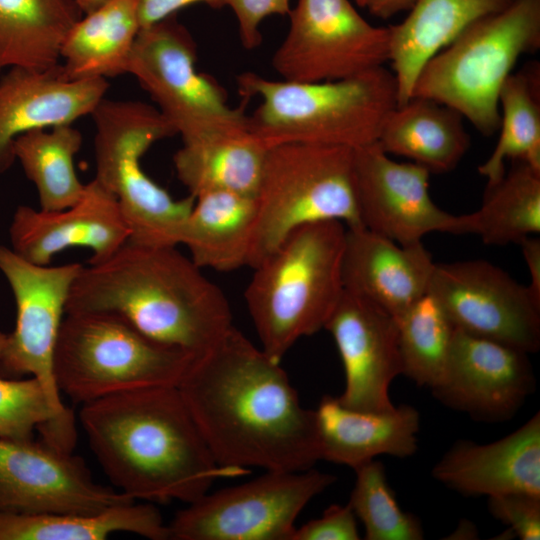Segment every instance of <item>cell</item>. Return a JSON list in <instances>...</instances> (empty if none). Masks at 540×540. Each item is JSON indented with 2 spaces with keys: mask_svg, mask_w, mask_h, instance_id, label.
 <instances>
[{
  "mask_svg": "<svg viewBox=\"0 0 540 540\" xmlns=\"http://www.w3.org/2000/svg\"><path fill=\"white\" fill-rule=\"evenodd\" d=\"M514 0H416L404 21L389 26L390 60L397 81L398 104L412 96L425 63L468 26L498 13Z\"/></svg>",
  "mask_w": 540,
  "mask_h": 540,
  "instance_id": "24",
  "label": "cell"
},
{
  "mask_svg": "<svg viewBox=\"0 0 540 540\" xmlns=\"http://www.w3.org/2000/svg\"><path fill=\"white\" fill-rule=\"evenodd\" d=\"M356 516L350 505H331L321 517L295 529L292 540H358Z\"/></svg>",
  "mask_w": 540,
  "mask_h": 540,
  "instance_id": "38",
  "label": "cell"
},
{
  "mask_svg": "<svg viewBox=\"0 0 540 540\" xmlns=\"http://www.w3.org/2000/svg\"><path fill=\"white\" fill-rule=\"evenodd\" d=\"M416 0H366L365 7L378 18L388 19L399 12L409 10Z\"/></svg>",
  "mask_w": 540,
  "mask_h": 540,
  "instance_id": "42",
  "label": "cell"
},
{
  "mask_svg": "<svg viewBox=\"0 0 540 540\" xmlns=\"http://www.w3.org/2000/svg\"><path fill=\"white\" fill-rule=\"evenodd\" d=\"M140 30L136 0H105L66 35L59 59L63 73L70 79L106 80L128 73Z\"/></svg>",
  "mask_w": 540,
  "mask_h": 540,
  "instance_id": "28",
  "label": "cell"
},
{
  "mask_svg": "<svg viewBox=\"0 0 540 540\" xmlns=\"http://www.w3.org/2000/svg\"><path fill=\"white\" fill-rule=\"evenodd\" d=\"M195 357L106 312L66 313L54 356L60 393L84 404L130 390L178 386Z\"/></svg>",
  "mask_w": 540,
  "mask_h": 540,
  "instance_id": "8",
  "label": "cell"
},
{
  "mask_svg": "<svg viewBox=\"0 0 540 540\" xmlns=\"http://www.w3.org/2000/svg\"><path fill=\"white\" fill-rule=\"evenodd\" d=\"M36 430L49 445L73 451L61 433L40 382L33 377L10 379L0 375V438L32 439Z\"/></svg>",
  "mask_w": 540,
  "mask_h": 540,
  "instance_id": "36",
  "label": "cell"
},
{
  "mask_svg": "<svg viewBox=\"0 0 540 540\" xmlns=\"http://www.w3.org/2000/svg\"><path fill=\"white\" fill-rule=\"evenodd\" d=\"M427 293L455 328L528 354L538 351L540 301L492 263H435Z\"/></svg>",
  "mask_w": 540,
  "mask_h": 540,
  "instance_id": "14",
  "label": "cell"
},
{
  "mask_svg": "<svg viewBox=\"0 0 540 540\" xmlns=\"http://www.w3.org/2000/svg\"><path fill=\"white\" fill-rule=\"evenodd\" d=\"M464 117L424 97H411L386 117L378 140L388 155L406 157L430 173L453 170L470 147Z\"/></svg>",
  "mask_w": 540,
  "mask_h": 540,
  "instance_id": "25",
  "label": "cell"
},
{
  "mask_svg": "<svg viewBox=\"0 0 540 540\" xmlns=\"http://www.w3.org/2000/svg\"><path fill=\"white\" fill-rule=\"evenodd\" d=\"M196 61V43L173 15L139 31L128 74L150 95L182 141L247 127L244 106H229L224 88L198 72Z\"/></svg>",
  "mask_w": 540,
  "mask_h": 540,
  "instance_id": "10",
  "label": "cell"
},
{
  "mask_svg": "<svg viewBox=\"0 0 540 540\" xmlns=\"http://www.w3.org/2000/svg\"><path fill=\"white\" fill-rule=\"evenodd\" d=\"M7 334L0 332V355L6 342Z\"/></svg>",
  "mask_w": 540,
  "mask_h": 540,
  "instance_id": "45",
  "label": "cell"
},
{
  "mask_svg": "<svg viewBox=\"0 0 540 540\" xmlns=\"http://www.w3.org/2000/svg\"><path fill=\"white\" fill-rule=\"evenodd\" d=\"M315 415L320 460L356 469L380 455L406 458L417 451L420 415L413 406L365 412L325 395Z\"/></svg>",
  "mask_w": 540,
  "mask_h": 540,
  "instance_id": "23",
  "label": "cell"
},
{
  "mask_svg": "<svg viewBox=\"0 0 540 540\" xmlns=\"http://www.w3.org/2000/svg\"><path fill=\"white\" fill-rule=\"evenodd\" d=\"M534 389L528 353L457 328L444 375L431 388L446 407L491 423L512 418Z\"/></svg>",
  "mask_w": 540,
  "mask_h": 540,
  "instance_id": "17",
  "label": "cell"
},
{
  "mask_svg": "<svg viewBox=\"0 0 540 540\" xmlns=\"http://www.w3.org/2000/svg\"><path fill=\"white\" fill-rule=\"evenodd\" d=\"M83 14L88 13L98 6H100L105 0H75Z\"/></svg>",
  "mask_w": 540,
  "mask_h": 540,
  "instance_id": "44",
  "label": "cell"
},
{
  "mask_svg": "<svg viewBox=\"0 0 540 540\" xmlns=\"http://www.w3.org/2000/svg\"><path fill=\"white\" fill-rule=\"evenodd\" d=\"M435 262L422 242L401 245L365 227L346 228V292L399 318L428 292Z\"/></svg>",
  "mask_w": 540,
  "mask_h": 540,
  "instance_id": "21",
  "label": "cell"
},
{
  "mask_svg": "<svg viewBox=\"0 0 540 540\" xmlns=\"http://www.w3.org/2000/svg\"><path fill=\"white\" fill-rule=\"evenodd\" d=\"M237 20L242 45L254 49L260 45V24L269 16L289 14L290 0H224Z\"/></svg>",
  "mask_w": 540,
  "mask_h": 540,
  "instance_id": "39",
  "label": "cell"
},
{
  "mask_svg": "<svg viewBox=\"0 0 540 540\" xmlns=\"http://www.w3.org/2000/svg\"><path fill=\"white\" fill-rule=\"evenodd\" d=\"M519 245L530 276V283L527 286L535 299L540 301V240L529 236Z\"/></svg>",
  "mask_w": 540,
  "mask_h": 540,
  "instance_id": "41",
  "label": "cell"
},
{
  "mask_svg": "<svg viewBox=\"0 0 540 540\" xmlns=\"http://www.w3.org/2000/svg\"><path fill=\"white\" fill-rule=\"evenodd\" d=\"M177 388L219 465L304 471L320 460L315 410L234 326L193 359Z\"/></svg>",
  "mask_w": 540,
  "mask_h": 540,
  "instance_id": "1",
  "label": "cell"
},
{
  "mask_svg": "<svg viewBox=\"0 0 540 540\" xmlns=\"http://www.w3.org/2000/svg\"><path fill=\"white\" fill-rule=\"evenodd\" d=\"M486 186L481 207L459 215L458 234L480 236L487 245L519 244L540 232V170L522 162Z\"/></svg>",
  "mask_w": 540,
  "mask_h": 540,
  "instance_id": "31",
  "label": "cell"
},
{
  "mask_svg": "<svg viewBox=\"0 0 540 540\" xmlns=\"http://www.w3.org/2000/svg\"><path fill=\"white\" fill-rule=\"evenodd\" d=\"M9 236L11 249L37 265H49L57 253L71 247L90 249L89 263H98L126 243L130 231L114 195L94 178L85 184L80 199L66 209L18 206Z\"/></svg>",
  "mask_w": 540,
  "mask_h": 540,
  "instance_id": "19",
  "label": "cell"
},
{
  "mask_svg": "<svg viewBox=\"0 0 540 540\" xmlns=\"http://www.w3.org/2000/svg\"><path fill=\"white\" fill-rule=\"evenodd\" d=\"M353 171L363 227L401 245L435 231L458 234L459 215L433 202L425 167L395 161L374 142L354 149Z\"/></svg>",
  "mask_w": 540,
  "mask_h": 540,
  "instance_id": "16",
  "label": "cell"
},
{
  "mask_svg": "<svg viewBox=\"0 0 540 540\" xmlns=\"http://www.w3.org/2000/svg\"><path fill=\"white\" fill-rule=\"evenodd\" d=\"M82 15L75 0H0V75L58 65L61 45Z\"/></svg>",
  "mask_w": 540,
  "mask_h": 540,
  "instance_id": "30",
  "label": "cell"
},
{
  "mask_svg": "<svg viewBox=\"0 0 540 540\" xmlns=\"http://www.w3.org/2000/svg\"><path fill=\"white\" fill-rule=\"evenodd\" d=\"M272 67L283 80L350 78L390 60L389 27L368 23L349 0H298Z\"/></svg>",
  "mask_w": 540,
  "mask_h": 540,
  "instance_id": "13",
  "label": "cell"
},
{
  "mask_svg": "<svg viewBox=\"0 0 540 540\" xmlns=\"http://www.w3.org/2000/svg\"><path fill=\"white\" fill-rule=\"evenodd\" d=\"M106 312L147 337L194 357L233 326L229 302L176 246L124 243L107 259L83 266L65 313Z\"/></svg>",
  "mask_w": 540,
  "mask_h": 540,
  "instance_id": "3",
  "label": "cell"
},
{
  "mask_svg": "<svg viewBox=\"0 0 540 540\" xmlns=\"http://www.w3.org/2000/svg\"><path fill=\"white\" fill-rule=\"evenodd\" d=\"M478 535L476 527L472 522L464 520L457 527L455 532L450 535L449 539H475Z\"/></svg>",
  "mask_w": 540,
  "mask_h": 540,
  "instance_id": "43",
  "label": "cell"
},
{
  "mask_svg": "<svg viewBox=\"0 0 540 540\" xmlns=\"http://www.w3.org/2000/svg\"><path fill=\"white\" fill-rule=\"evenodd\" d=\"M324 328L333 337L344 368L339 402L365 412L394 409L389 387L402 375L396 318L344 290Z\"/></svg>",
  "mask_w": 540,
  "mask_h": 540,
  "instance_id": "18",
  "label": "cell"
},
{
  "mask_svg": "<svg viewBox=\"0 0 540 540\" xmlns=\"http://www.w3.org/2000/svg\"><path fill=\"white\" fill-rule=\"evenodd\" d=\"M345 236L339 221L303 225L253 268L245 300L272 360L281 363L300 338L325 327L344 291Z\"/></svg>",
  "mask_w": 540,
  "mask_h": 540,
  "instance_id": "5",
  "label": "cell"
},
{
  "mask_svg": "<svg viewBox=\"0 0 540 540\" xmlns=\"http://www.w3.org/2000/svg\"><path fill=\"white\" fill-rule=\"evenodd\" d=\"M136 501L94 481L85 462L45 441L0 438V512H96Z\"/></svg>",
  "mask_w": 540,
  "mask_h": 540,
  "instance_id": "15",
  "label": "cell"
},
{
  "mask_svg": "<svg viewBox=\"0 0 540 540\" xmlns=\"http://www.w3.org/2000/svg\"><path fill=\"white\" fill-rule=\"evenodd\" d=\"M434 479L465 496H540V414L489 444L459 440L432 468Z\"/></svg>",
  "mask_w": 540,
  "mask_h": 540,
  "instance_id": "22",
  "label": "cell"
},
{
  "mask_svg": "<svg viewBox=\"0 0 540 540\" xmlns=\"http://www.w3.org/2000/svg\"><path fill=\"white\" fill-rule=\"evenodd\" d=\"M502 110L498 142L479 168L487 185L505 174V161L522 162L540 170V66L526 64L511 73L499 94Z\"/></svg>",
  "mask_w": 540,
  "mask_h": 540,
  "instance_id": "32",
  "label": "cell"
},
{
  "mask_svg": "<svg viewBox=\"0 0 540 540\" xmlns=\"http://www.w3.org/2000/svg\"><path fill=\"white\" fill-rule=\"evenodd\" d=\"M79 420L106 476L134 500L189 504L216 480L250 471L214 460L176 386L84 403Z\"/></svg>",
  "mask_w": 540,
  "mask_h": 540,
  "instance_id": "2",
  "label": "cell"
},
{
  "mask_svg": "<svg viewBox=\"0 0 540 540\" xmlns=\"http://www.w3.org/2000/svg\"><path fill=\"white\" fill-rule=\"evenodd\" d=\"M355 2H356L357 5H359L360 7H365V5H366V0H355Z\"/></svg>",
  "mask_w": 540,
  "mask_h": 540,
  "instance_id": "46",
  "label": "cell"
},
{
  "mask_svg": "<svg viewBox=\"0 0 540 540\" xmlns=\"http://www.w3.org/2000/svg\"><path fill=\"white\" fill-rule=\"evenodd\" d=\"M244 101L260 104L249 131L268 149L284 144L357 149L378 140L398 104L396 78L384 66L334 81L273 80L254 72L237 77Z\"/></svg>",
  "mask_w": 540,
  "mask_h": 540,
  "instance_id": "4",
  "label": "cell"
},
{
  "mask_svg": "<svg viewBox=\"0 0 540 540\" xmlns=\"http://www.w3.org/2000/svg\"><path fill=\"white\" fill-rule=\"evenodd\" d=\"M492 516L521 540L540 539V496L511 493L488 497Z\"/></svg>",
  "mask_w": 540,
  "mask_h": 540,
  "instance_id": "37",
  "label": "cell"
},
{
  "mask_svg": "<svg viewBox=\"0 0 540 540\" xmlns=\"http://www.w3.org/2000/svg\"><path fill=\"white\" fill-rule=\"evenodd\" d=\"M80 263L60 266L31 263L0 245V271L16 303V323L0 355V375L37 379L42 385L67 444L76 443L73 412L61 400L55 372V349L71 286Z\"/></svg>",
  "mask_w": 540,
  "mask_h": 540,
  "instance_id": "11",
  "label": "cell"
},
{
  "mask_svg": "<svg viewBox=\"0 0 540 540\" xmlns=\"http://www.w3.org/2000/svg\"><path fill=\"white\" fill-rule=\"evenodd\" d=\"M106 79H70L60 64L48 69L10 68L0 75V173L15 161L20 135L72 125L105 98Z\"/></svg>",
  "mask_w": 540,
  "mask_h": 540,
  "instance_id": "20",
  "label": "cell"
},
{
  "mask_svg": "<svg viewBox=\"0 0 540 540\" xmlns=\"http://www.w3.org/2000/svg\"><path fill=\"white\" fill-rule=\"evenodd\" d=\"M354 149L284 144L268 149L256 194L248 266L256 267L295 229L339 221L362 228L353 171Z\"/></svg>",
  "mask_w": 540,
  "mask_h": 540,
  "instance_id": "9",
  "label": "cell"
},
{
  "mask_svg": "<svg viewBox=\"0 0 540 540\" xmlns=\"http://www.w3.org/2000/svg\"><path fill=\"white\" fill-rule=\"evenodd\" d=\"M82 135L72 125L30 131L17 137L13 152L37 189L41 210L59 211L75 204L85 184L74 167Z\"/></svg>",
  "mask_w": 540,
  "mask_h": 540,
  "instance_id": "33",
  "label": "cell"
},
{
  "mask_svg": "<svg viewBox=\"0 0 540 540\" xmlns=\"http://www.w3.org/2000/svg\"><path fill=\"white\" fill-rule=\"evenodd\" d=\"M95 124V179L119 203L129 241L147 246H177L195 197L175 199L152 180L141 160L157 141L176 134L146 103L103 98L92 114Z\"/></svg>",
  "mask_w": 540,
  "mask_h": 540,
  "instance_id": "7",
  "label": "cell"
},
{
  "mask_svg": "<svg viewBox=\"0 0 540 540\" xmlns=\"http://www.w3.org/2000/svg\"><path fill=\"white\" fill-rule=\"evenodd\" d=\"M396 320L402 375L433 388L444 375L455 326L428 293Z\"/></svg>",
  "mask_w": 540,
  "mask_h": 540,
  "instance_id": "34",
  "label": "cell"
},
{
  "mask_svg": "<svg viewBox=\"0 0 540 540\" xmlns=\"http://www.w3.org/2000/svg\"><path fill=\"white\" fill-rule=\"evenodd\" d=\"M354 470L348 504L363 524L366 540L424 539L420 520L400 508L382 462L374 459Z\"/></svg>",
  "mask_w": 540,
  "mask_h": 540,
  "instance_id": "35",
  "label": "cell"
},
{
  "mask_svg": "<svg viewBox=\"0 0 540 540\" xmlns=\"http://www.w3.org/2000/svg\"><path fill=\"white\" fill-rule=\"evenodd\" d=\"M182 142L173 163L191 195L229 191L256 197L268 148L248 126Z\"/></svg>",
  "mask_w": 540,
  "mask_h": 540,
  "instance_id": "26",
  "label": "cell"
},
{
  "mask_svg": "<svg viewBox=\"0 0 540 540\" xmlns=\"http://www.w3.org/2000/svg\"><path fill=\"white\" fill-rule=\"evenodd\" d=\"M256 222V198L229 191L199 194L180 236L201 269L229 272L248 266Z\"/></svg>",
  "mask_w": 540,
  "mask_h": 540,
  "instance_id": "27",
  "label": "cell"
},
{
  "mask_svg": "<svg viewBox=\"0 0 540 540\" xmlns=\"http://www.w3.org/2000/svg\"><path fill=\"white\" fill-rule=\"evenodd\" d=\"M117 532L169 539L167 524L149 503L131 501L96 512H0V540H104Z\"/></svg>",
  "mask_w": 540,
  "mask_h": 540,
  "instance_id": "29",
  "label": "cell"
},
{
  "mask_svg": "<svg viewBox=\"0 0 540 540\" xmlns=\"http://www.w3.org/2000/svg\"><path fill=\"white\" fill-rule=\"evenodd\" d=\"M540 48V0H514L468 26L420 70L411 97L458 111L481 134L499 130L500 90L518 59Z\"/></svg>",
  "mask_w": 540,
  "mask_h": 540,
  "instance_id": "6",
  "label": "cell"
},
{
  "mask_svg": "<svg viewBox=\"0 0 540 540\" xmlns=\"http://www.w3.org/2000/svg\"><path fill=\"white\" fill-rule=\"evenodd\" d=\"M335 481L313 468L266 471L189 503L167 524L169 539L292 540L303 508Z\"/></svg>",
  "mask_w": 540,
  "mask_h": 540,
  "instance_id": "12",
  "label": "cell"
},
{
  "mask_svg": "<svg viewBox=\"0 0 540 540\" xmlns=\"http://www.w3.org/2000/svg\"><path fill=\"white\" fill-rule=\"evenodd\" d=\"M141 29L158 23L187 6L206 4L212 8L225 6L224 0H136Z\"/></svg>",
  "mask_w": 540,
  "mask_h": 540,
  "instance_id": "40",
  "label": "cell"
}]
</instances>
